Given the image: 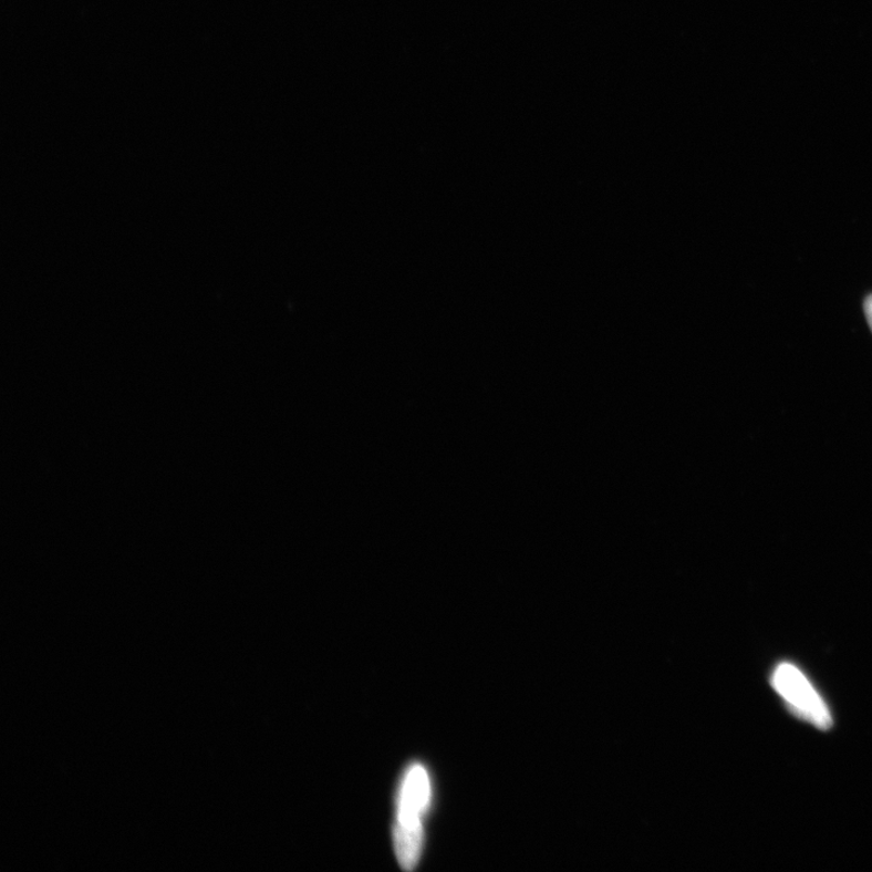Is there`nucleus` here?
Masks as SVG:
<instances>
[{
  "instance_id": "obj_2",
  "label": "nucleus",
  "mask_w": 872,
  "mask_h": 872,
  "mask_svg": "<svg viewBox=\"0 0 872 872\" xmlns=\"http://www.w3.org/2000/svg\"><path fill=\"white\" fill-rule=\"evenodd\" d=\"M772 686L801 720L823 730L832 726L828 705L798 666L779 664L772 675Z\"/></svg>"
},
{
  "instance_id": "obj_1",
  "label": "nucleus",
  "mask_w": 872,
  "mask_h": 872,
  "mask_svg": "<svg viewBox=\"0 0 872 872\" xmlns=\"http://www.w3.org/2000/svg\"><path fill=\"white\" fill-rule=\"evenodd\" d=\"M432 799V785L427 769L422 765L409 767L397 795L396 820L393 831L394 849L403 869L414 870L423 850L425 818Z\"/></svg>"
},
{
  "instance_id": "obj_3",
  "label": "nucleus",
  "mask_w": 872,
  "mask_h": 872,
  "mask_svg": "<svg viewBox=\"0 0 872 872\" xmlns=\"http://www.w3.org/2000/svg\"><path fill=\"white\" fill-rule=\"evenodd\" d=\"M864 311L868 319V323L872 331V294H870V297H868L864 302Z\"/></svg>"
}]
</instances>
